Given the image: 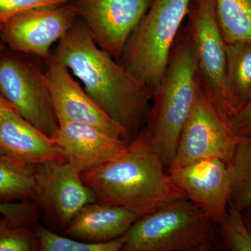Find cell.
Listing matches in <instances>:
<instances>
[{"label": "cell", "instance_id": "5b68a950", "mask_svg": "<svg viewBox=\"0 0 251 251\" xmlns=\"http://www.w3.org/2000/svg\"><path fill=\"white\" fill-rule=\"evenodd\" d=\"M190 3L191 0H153L119 61L152 94L166 71Z\"/></svg>", "mask_w": 251, "mask_h": 251}, {"label": "cell", "instance_id": "e0dca14e", "mask_svg": "<svg viewBox=\"0 0 251 251\" xmlns=\"http://www.w3.org/2000/svg\"><path fill=\"white\" fill-rule=\"evenodd\" d=\"M224 96L227 116L251 99V44H226Z\"/></svg>", "mask_w": 251, "mask_h": 251}, {"label": "cell", "instance_id": "5bb4252c", "mask_svg": "<svg viewBox=\"0 0 251 251\" xmlns=\"http://www.w3.org/2000/svg\"><path fill=\"white\" fill-rule=\"evenodd\" d=\"M66 162L81 175L106 163L128 145L94 126L59 122L53 137Z\"/></svg>", "mask_w": 251, "mask_h": 251}, {"label": "cell", "instance_id": "4316f807", "mask_svg": "<svg viewBox=\"0 0 251 251\" xmlns=\"http://www.w3.org/2000/svg\"><path fill=\"white\" fill-rule=\"evenodd\" d=\"M243 217L249 228L251 231V204L244 208L242 211Z\"/></svg>", "mask_w": 251, "mask_h": 251}, {"label": "cell", "instance_id": "7c38bea8", "mask_svg": "<svg viewBox=\"0 0 251 251\" xmlns=\"http://www.w3.org/2000/svg\"><path fill=\"white\" fill-rule=\"evenodd\" d=\"M168 175L190 200L216 225L227 214L230 199V179L227 164L218 158H208L171 167Z\"/></svg>", "mask_w": 251, "mask_h": 251}, {"label": "cell", "instance_id": "7402d4cb", "mask_svg": "<svg viewBox=\"0 0 251 251\" xmlns=\"http://www.w3.org/2000/svg\"><path fill=\"white\" fill-rule=\"evenodd\" d=\"M220 243L222 250L251 251V231L242 212L229 203L227 214L218 225Z\"/></svg>", "mask_w": 251, "mask_h": 251}, {"label": "cell", "instance_id": "ac0fdd59", "mask_svg": "<svg viewBox=\"0 0 251 251\" xmlns=\"http://www.w3.org/2000/svg\"><path fill=\"white\" fill-rule=\"evenodd\" d=\"M38 165L0 148V203L35 201Z\"/></svg>", "mask_w": 251, "mask_h": 251}, {"label": "cell", "instance_id": "7a4b0ae2", "mask_svg": "<svg viewBox=\"0 0 251 251\" xmlns=\"http://www.w3.org/2000/svg\"><path fill=\"white\" fill-rule=\"evenodd\" d=\"M81 175L97 202L123 206L142 217L188 198L172 181L143 130L116 156Z\"/></svg>", "mask_w": 251, "mask_h": 251}, {"label": "cell", "instance_id": "9c48e42d", "mask_svg": "<svg viewBox=\"0 0 251 251\" xmlns=\"http://www.w3.org/2000/svg\"><path fill=\"white\" fill-rule=\"evenodd\" d=\"M153 0H70L97 46L120 61Z\"/></svg>", "mask_w": 251, "mask_h": 251}, {"label": "cell", "instance_id": "8fae6325", "mask_svg": "<svg viewBox=\"0 0 251 251\" xmlns=\"http://www.w3.org/2000/svg\"><path fill=\"white\" fill-rule=\"evenodd\" d=\"M97 202L94 190L67 162L38 165L36 202L62 227L67 228L82 209Z\"/></svg>", "mask_w": 251, "mask_h": 251}, {"label": "cell", "instance_id": "83f0119b", "mask_svg": "<svg viewBox=\"0 0 251 251\" xmlns=\"http://www.w3.org/2000/svg\"><path fill=\"white\" fill-rule=\"evenodd\" d=\"M14 108L11 103L4 98V96L0 92V114L6 109ZM15 109V108H14ZM16 110V109H15Z\"/></svg>", "mask_w": 251, "mask_h": 251}, {"label": "cell", "instance_id": "ffe728a7", "mask_svg": "<svg viewBox=\"0 0 251 251\" xmlns=\"http://www.w3.org/2000/svg\"><path fill=\"white\" fill-rule=\"evenodd\" d=\"M229 203L242 211L251 204V138H238L228 164Z\"/></svg>", "mask_w": 251, "mask_h": 251}, {"label": "cell", "instance_id": "d6986e66", "mask_svg": "<svg viewBox=\"0 0 251 251\" xmlns=\"http://www.w3.org/2000/svg\"><path fill=\"white\" fill-rule=\"evenodd\" d=\"M216 17L226 44H251V0H215Z\"/></svg>", "mask_w": 251, "mask_h": 251}, {"label": "cell", "instance_id": "f1b7e54d", "mask_svg": "<svg viewBox=\"0 0 251 251\" xmlns=\"http://www.w3.org/2000/svg\"><path fill=\"white\" fill-rule=\"evenodd\" d=\"M4 46H3L2 44L0 43V57H1V54L3 53V52H4Z\"/></svg>", "mask_w": 251, "mask_h": 251}, {"label": "cell", "instance_id": "30bf717a", "mask_svg": "<svg viewBox=\"0 0 251 251\" xmlns=\"http://www.w3.org/2000/svg\"><path fill=\"white\" fill-rule=\"evenodd\" d=\"M70 1L22 13L0 26V39L12 51L49 59L50 49L76 22Z\"/></svg>", "mask_w": 251, "mask_h": 251}, {"label": "cell", "instance_id": "3957f363", "mask_svg": "<svg viewBox=\"0 0 251 251\" xmlns=\"http://www.w3.org/2000/svg\"><path fill=\"white\" fill-rule=\"evenodd\" d=\"M201 88L196 47L188 23L180 28L166 71L153 94L143 128L167 171L171 168L181 130Z\"/></svg>", "mask_w": 251, "mask_h": 251}, {"label": "cell", "instance_id": "277c9868", "mask_svg": "<svg viewBox=\"0 0 251 251\" xmlns=\"http://www.w3.org/2000/svg\"><path fill=\"white\" fill-rule=\"evenodd\" d=\"M123 237L122 251L222 250L217 225L188 198L140 218Z\"/></svg>", "mask_w": 251, "mask_h": 251}, {"label": "cell", "instance_id": "603a6c76", "mask_svg": "<svg viewBox=\"0 0 251 251\" xmlns=\"http://www.w3.org/2000/svg\"><path fill=\"white\" fill-rule=\"evenodd\" d=\"M0 251H40L33 227L0 219Z\"/></svg>", "mask_w": 251, "mask_h": 251}, {"label": "cell", "instance_id": "44dd1931", "mask_svg": "<svg viewBox=\"0 0 251 251\" xmlns=\"http://www.w3.org/2000/svg\"><path fill=\"white\" fill-rule=\"evenodd\" d=\"M40 251H122L124 237L105 242H87L72 237H63L36 225L34 227Z\"/></svg>", "mask_w": 251, "mask_h": 251}, {"label": "cell", "instance_id": "52a82bcc", "mask_svg": "<svg viewBox=\"0 0 251 251\" xmlns=\"http://www.w3.org/2000/svg\"><path fill=\"white\" fill-rule=\"evenodd\" d=\"M237 140L227 117L219 111L201 87L181 130L171 168L208 158H218L228 164Z\"/></svg>", "mask_w": 251, "mask_h": 251}, {"label": "cell", "instance_id": "484cf974", "mask_svg": "<svg viewBox=\"0 0 251 251\" xmlns=\"http://www.w3.org/2000/svg\"><path fill=\"white\" fill-rule=\"evenodd\" d=\"M228 123L237 138H251V99L239 110L229 115Z\"/></svg>", "mask_w": 251, "mask_h": 251}, {"label": "cell", "instance_id": "8992f818", "mask_svg": "<svg viewBox=\"0 0 251 251\" xmlns=\"http://www.w3.org/2000/svg\"><path fill=\"white\" fill-rule=\"evenodd\" d=\"M0 92L16 111L48 136L59 128L44 73L27 59L11 52L0 57Z\"/></svg>", "mask_w": 251, "mask_h": 251}, {"label": "cell", "instance_id": "cb8c5ba5", "mask_svg": "<svg viewBox=\"0 0 251 251\" xmlns=\"http://www.w3.org/2000/svg\"><path fill=\"white\" fill-rule=\"evenodd\" d=\"M42 212L35 201L0 203V214L15 224L34 227Z\"/></svg>", "mask_w": 251, "mask_h": 251}, {"label": "cell", "instance_id": "ba28073f", "mask_svg": "<svg viewBox=\"0 0 251 251\" xmlns=\"http://www.w3.org/2000/svg\"><path fill=\"white\" fill-rule=\"evenodd\" d=\"M186 19L194 39L200 85L228 119L224 96L226 42L216 17L215 0H191Z\"/></svg>", "mask_w": 251, "mask_h": 251}, {"label": "cell", "instance_id": "6da1fadb", "mask_svg": "<svg viewBox=\"0 0 251 251\" xmlns=\"http://www.w3.org/2000/svg\"><path fill=\"white\" fill-rule=\"evenodd\" d=\"M50 59L80 80L92 100L125 129L128 144L136 138L146 125L152 92L97 46L83 22L74 23Z\"/></svg>", "mask_w": 251, "mask_h": 251}, {"label": "cell", "instance_id": "9a60e30c", "mask_svg": "<svg viewBox=\"0 0 251 251\" xmlns=\"http://www.w3.org/2000/svg\"><path fill=\"white\" fill-rule=\"evenodd\" d=\"M0 148L34 165L65 162L54 138L31 125L14 108L0 114Z\"/></svg>", "mask_w": 251, "mask_h": 251}, {"label": "cell", "instance_id": "2e32d148", "mask_svg": "<svg viewBox=\"0 0 251 251\" xmlns=\"http://www.w3.org/2000/svg\"><path fill=\"white\" fill-rule=\"evenodd\" d=\"M140 218L123 206L92 203L75 216L65 234L83 242H108L123 236Z\"/></svg>", "mask_w": 251, "mask_h": 251}, {"label": "cell", "instance_id": "d4e9b609", "mask_svg": "<svg viewBox=\"0 0 251 251\" xmlns=\"http://www.w3.org/2000/svg\"><path fill=\"white\" fill-rule=\"evenodd\" d=\"M70 0H0V26L18 15L29 10L65 4Z\"/></svg>", "mask_w": 251, "mask_h": 251}, {"label": "cell", "instance_id": "4fadbf2b", "mask_svg": "<svg viewBox=\"0 0 251 251\" xmlns=\"http://www.w3.org/2000/svg\"><path fill=\"white\" fill-rule=\"evenodd\" d=\"M49 61L44 77L59 123L72 122L94 126L128 144L125 129L92 100L68 68L52 59Z\"/></svg>", "mask_w": 251, "mask_h": 251}]
</instances>
